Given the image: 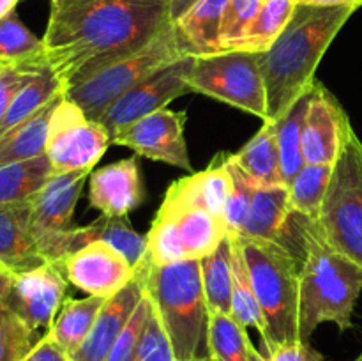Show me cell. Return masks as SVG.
<instances>
[{
    "label": "cell",
    "instance_id": "obj_1",
    "mask_svg": "<svg viewBox=\"0 0 362 361\" xmlns=\"http://www.w3.org/2000/svg\"><path fill=\"white\" fill-rule=\"evenodd\" d=\"M168 25L170 0H98L52 7L46 62L64 91L147 46Z\"/></svg>",
    "mask_w": 362,
    "mask_h": 361
},
{
    "label": "cell",
    "instance_id": "obj_2",
    "mask_svg": "<svg viewBox=\"0 0 362 361\" xmlns=\"http://www.w3.org/2000/svg\"><path fill=\"white\" fill-rule=\"evenodd\" d=\"M279 243L299 262V340L310 342L324 322L339 331L354 326L362 290V269L329 246L317 219L290 211Z\"/></svg>",
    "mask_w": 362,
    "mask_h": 361
},
{
    "label": "cell",
    "instance_id": "obj_3",
    "mask_svg": "<svg viewBox=\"0 0 362 361\" xmlns=\"http://www.w3.org/2000/svg\"><path fill=\"white\" fill-rule=\"evenodd\" d=\"M354 6H297L292 20L274 45L258 53L269 120L278 122L315 85V71L349 18Z\"/></svg>",
    "mask_w": 362,
    "mask_h": 361
},
{
    "label": "cell",
    "instance_id": "obj_4",
    "mask_svg": "<svg viewBox=\"0 0 362 361\" xmlns=\"http://www.w3.org/2000/svg\"><path fill=\"white\" fill-rule=\"evenodd\" d=\"M145 289L172 342L177 361H207L209 306L202 283L200 260L152 265L147 258L140 264Z\"/></svg>",
    "mask_w": 362,
    "mask_h": 361
},
{
    "label": "cell",
    "instance_id": "obj_5",
    "mask_svg": "<svg viewBox=\"0 0 362 361\" xmlns=\"http://www.w3.org/2000/svg\"><path fill=\"white\" fill-rule=\"evenodd\" d=\"M239 241L264 314L267 354L276 347L299 342V262L296 255L279 241L243 237Z\"/></svg>",
    "mask_w": 362,
    "mask_h": 361
},
{
    "label": "cell",
    "instance_id": "obj_6",
    "mask_svg": "<svg viewBox=\"0 0 362 361\" xmlns=\"http://www.w3.org/2000/svg\"><path fill=\"white\" fill-rule=\"evenodd\" d=\"M317 223L329 246L362 269V142L354 127L332 165Z\"/></svg>",
    "mask_w": 362,
    "mask_h": 361
},
{
    "label": "cell",
    "instance_id": "obj_7",
    "mask_svg": "<svg viewBox=\"0 0 362 361\" xmlns=\"http://www.w3.org/2000/svg\"><path fill=\"white\" fill-rule=\"evenodd\" d=\"M187 55L189 52L177 38L172 23L136 53L98 71L81 84L66 88L64 94L76 103L88 119L99 122L103 113L129 88L154 74L166 64H172Z\"/></svg>",
    "mask_w": 362,
    "mask_h": 361
},
{
    "label": "cell",
    "instance_id": "obj_8",
    "mask_svg": "<svg viewBox=\"0 0 362 361\" xmlns=\"http://www.w3.org/2000/svg\"><path fill=\"white\" fill-rule=\"evenodd\" d=\"M187 85L197 94L269 120L267 92L258 53L225 50L212 55L193 57L187 71Z\"/></svg>",
    "mask_w": 362,
    "mask_h": 361
},
{
    "label": "cell",
    "instance_id": "obj_9",
    "mask_svg": "<svg viewBox=\"0 0 362 361\" xmlns=\"http://www.w3.org/2000/svg\"><path fill=\"white\" fill-rule=\"evenodd\" d=\"M92 170L55 173L30 200V232L46 262H64L74 207Z\"/></svg>",
    "mask_w": 362,
    "mask_h": 361
},
{
    "label": "cell",
    "instance_id": "obj_10",
    "mask_svg": "<svg viewBox=\"0 0 362 361\" xmlns=\"http://www.w3.org/2000/svg\"><path fill=\"white\" fill-rule=\"evenodd\" d=\"M112 144L101 122L88 119L69 98L60 99L48 126L46 156L57 173L94 170Z\"/></svg>",
    "mask_w": 362,
    "mask_h": 361
},
{
    "label": "cell",
    "instance_id": "obj_11",
    "mask_svg": "<svg viewBox=\"0 0 362 361\" xmlns=\"http://www.w3.org/2000/svg\"><path fill=\"white\" fill-rule=\"evenodd\" d=\"M193 55L182 57L172 64H166L144 81L120 96L99 119V122L108 131L110 140H115L126 127L136 120L166 108L168 103L175 101L180 96L189 94L187 71H189Z\"/></svg>",
    "mask_w": 362,
    "mask_h": 361
},
{
    "label": "cell",
    "instance_id": "obj_12",
    "mask_svg": "<svg viewBox=\"0 0 362 361\" xmlns=\"http://www.w3.org/2000/svg\"><path fill=\"white\" fill-rule=\"evenodd\" d=\"M67 282L64 262H46L41 268L14 276L4 306L37 335L48 333L66 299Z\"/></svg>",
    "mask_w": 362,
    "mask_h": 361
},
{
    "label": "cell",
    "instance_id": "obj_13",
    "mask_svg": "<svg viewBox=\"0 0 362 361\" xmlns=\"http://www.w3.org/2000/svg\"><path fill=\"white\" fill-rule=\"evenodd\" d=\"M186 119V112H175L166 106L131 124L113 144L129 147L136 156L193 172L184 133Z\"/></svg>",
    "mask_w": 362,
    "mask_h": 361
},
{
    "label": "cell",
    "instance_id": "obj_14",
    "mask_svg": "<svg viewBox=\"0 0 362 361\" xmlns=\"http://www.w3.org/2000/svg\"><path fill=\"white\" fill-rule=\"evenodd\" d=\"M352 127L349 115L327 87L315 81L303 122V156L310 165H334Z\"/></svg>",
    "mask_w": 362,
    "mask_h": 361
},
{
    "label": "cell",
    "instance_id": "obj_15",
    "mask_svg": "<svg viewBox=\"0 0 362 361\" xmlns=\"http://www.w3.org/2000/svg\"><path fill=\"white\" fill-rule=\"evenodd\" d=\"M67 280L88 296L110 297L129 283L136 269L110 244L90 243L64 260Z\"/></svg>",
    "mask_w": 362,
    "mask_h": 361
},
{
    "label": "cell",
    "instance_id": "obj_16",
    "mask_svg": "<svg viewBox=\"0 0 362 361\" xmlns=\"http://www.w3.org/2000/svg\"><path fill=\"white\" fill-rule=\"evenodd\" d=\"M145 292H147V289H145L144 269L136 265V273L129 280V283L105 301L103 308L99 310L90 335L81 343L80 349L71 356V360L105 361L112 347L115 345L120 333L124 331L129 319L133 317L140 301L144 299Z\"/></svg>",
    "mask_w": 362,
    "mask_h": 361
},
{
    "label": "cell",
    "instance_id": "obj_17",
    "mask_svg": "<svg viewBox=\"0 0 362 361\" xmlns=\"http://www.w3.org/2000/svg\"><path fill=\"white\" fill-rule=\"evenodd\" d=\"M144 180L136 156L92 170L88 204L103 216H127L145 200Z\"/></svg>",
    "mask_w": 362,
    "mask_h": 361
},
{
    "label": "cell",
    "instance_id": "obj_18",
    "mask_svg": "<svg viewBox=\"0 0 362 361\" xmlns=\"http://www.w3.org/2000/svg\"><path fill=\"white\" fill-rule=\"evenodd\" d=\"M233 190L228 168V154H218L205 170L177 179L166 190L165 202L180 205H197L225 219V209Z\"/></svg>",
    "mask_w": 362,
    "mask_h": 361
},
{
    "label": "cell",
    "instance_id": "obj_19",
    "mask_svg": "<svg viewBox=\"0 0 362 361\" xmlns=\"http://www.w3.org/2000/svg\"><path fill=\"white\" fill-rule=\"evenodd\" d=\"M42 264L30 232V202L0 205V265L16 276Z\"/></svg>",
    "mask_w": 362,
    "mask_h": 361
},
{
    "label": "cell",
    "instance_id": "obj_20",
    "mask_svg": "<svg viewBox=\"0 0 362 361\" xmlns=\"http://www.w3.org/2000/svg\"><path fill=\"white\" fill-rule=\"evenodd\" d=\"M228 0H197L179 20L172 21L189 55H212L223 52L221 27Z\"/></svg>",
    "mask_w": 362,
    "mask_h": 361
},
{
    "label": "cell",
    "instance_id": "obj_21",
    "mask_svg": "<svg viewBox=\"0 0 362 361\" xmlns=\"http://www.w3.org/2000/svg\"><path fill=\"white\" fill-rule=\"evenodd\" d=\"M110 244L119 250L136 269L147 253V236H141L131 227L127 216H103L90 225L76 227L67 237V257L90 243ZM66 257V258H67Z\"/></svg>",
    "mask_w": 362,
    "mask_h": 361
},
{
    "label": "cell",
    "instance_id": "obj_22",
    "mask_svg": "<svg viewBox=\"0 0 362 361\" xmlns=\"http://www.w3.org/2000/svg\"><path fill=\"white\" fill-rule=\"evenodd\" d=\"M159 209L168 212L175 219L187 258L200 260V258L207 257L228 236L225 219L218 218L207 209L197 207V205L172 204V202L165 200Z\"/></svg>",
    "mask_w": 362,
    "mask_h": 361
},
{
    "label": "cell",
    "instance_id": "obj_23",
    "mask_svg": "<svg viewBox=\"0 0 362 361\" xmlns=\"http://www.w3.org/2000/svg\"><path fill=\"white\" fill-rule=\"evenodd\" d=\"M232 159L253 180L255 186H285L279 161L278 124L274 120H264L258 133L239 152L232 154Z\"/></svg>",
    "mask_w": 362,
    "mask_h": 361
},
{
    "label": "cell",
    "instance_id": "obj_24",
    "mask_svg": "<svg viewBox=\"0 0 362 361\" xmlns=\"http://www.w3.org/2000/svg\"><path fill=\"white\" fill-rule=\"evenodd\" d=\"M64 92L53 98L48 105L39 108L20 124L0 134V166L11 163L28 161L46 154V142H48V126L52 113Z\"/></svg>",
    "mask_w": 362,
    "mask_h": 361
},
{
    "label": "cell",
    "instance_id": "obj_25",
    "mask_svg": "<svg viewBox=\"0 0 362 361\" xmlns=\"http://www.w3.org/2000/svg\"><path fill=\"white\" fill-rule=\"evenodd\" d=\"M290 214L288 186L257 188L246 222L237 234L243 239L278 241Z\"/></svg>",
    "mask_w": 362,
    "mask_h": 361
},
{
    "label": "cell",
    "instance_id": "obj_26",
    "mask_svg": "<svg viewBox=\"0 0 362 361\" xmlns=\"http://www.w3.org/2000/svg\"><path fill=\"white\" fill-rule=\"evenodd\" d=\"M108 297L101 296H87L83 299H73L66 297L62 308L57 314L48 335L66 350L69 356H73L81 343L90 335L94 322L98 319L99 310L103 308Z\"/></svg>",
    "mask_w": 362,
    "mask_h": 361
},
{
    "label": "cell",
    "instance_id": "obj_27",
    "mask_svg": "<svg viewBox=\"0 0 362 361\" xmlns=\"http://www.w3.org/2000/svg\"><path fill=\"white\" fill-rule=\"evenodd\" d=\"M46 154L28 161L0 166V205L30 202L39 190L55 176Z\"/></svg>",
    "mask_w": 362,
    "mask_h": 361
},
{
    "label": "cell",
    "instance_id": "obj_28",
    "mask_svg": "<svg viewBox=\"0 0 362 361\" xmlns=\"http://www.w3.org/2000/svg\"><path fill=\"white\" fill-rule=\"evenodd\" d=\"M200 271L209 311L232 315L233 269L230 234L211 255L200 258Z\"/></svg>",
    "mask_w": 362,
    "mask_h": 361
},
{
    "label": "cell",
    "instance_id": "obj_29",
    "mask_svg": "<svg viewBox=\"0 0 362 361\" xmlns=\"http://www.w3.org/2000/svg\"><path fill=\"white\" fill-rule=\"evenodd\" d=\"M62 81L57 78V74L53 73L49 64L46 62L45 66H42L41 69L35 71V73L21 85L20 91L16 92L13 103H11L9 112H7L6 115V120H4L2 124L0 134L6 133L7 130H11V127L16 126V124H20L21 120H25L27 117H30L32 113H35L45 105H48L53 98H57V96L62 94Z\"/></svg>",
    "mask_w": 362,
    "mask_h": 361
},
{
    "label": "cell",
    "instance_id": "obj_30",
    "mask_svg": "<svg viewBox=\"0 0 362 361\" xmlns=\"http://www.w3.org/2000/svg\"><path fill=\"white\" fill-rule=\"evenodd\" d=\"M232 237V269H233V296H232V317L244 328H255L260 333L262 340L265 338V321L262 308L258 304L255 294L253 282L247 271L246 258H244L243 246L239 237L230 234Z\"/></svg>",
    "mask_w": 362,
    "mask_h": 361
},
{
    "label": "cell",
    "instance_id": "obj_31",
    "mask_svg": "<svg viewBox=\"0 0 362 361\" xmlns=\"http://www.w3.org/2000/svg\"><path fill=\"white\" fill-rule=\"evenodd\" d=\"M296 0H262L257 18L235 50L264 53L274 45L296 13Z\"/></svg>",
    "mask_w": 362,
    "mask_h": 361
},
{
    "label": "cell",
    "instance_id": "obj_32",
    "mask_svg": "<svg viewBox=\"0 0 362 361\" xmlns=\"http://www.w3.org/2000/svg\"><path fill=\"white\" fill-rule=\"evenodd\" d=\"M332 165H306L288 184L290 211L317 219L320 216L329 184Z\"/></svg>",
    "mask_w": 362,
    "mask_h": 361
},
{
    "label": "cell",
    "instance_id": "obj_33",
    "mask_svg": "<svg viewBox=\"0 0 362 361\" xmlns=\"http://www.w3.org/2000/svg\"><path fill=\"white\" fill-rule=\"evenodd\" d=\"M308 92L304 98L293 105V108L278 122V147L281 161V177L285 186H288L293 177L306 165L303 156V122L308 105Z\"/></svg>",
    "mask_w": 362,
    "mask_h": 361
},
{
    "label": "cell",
    "instance_id": "obj_34",
    "mask_svg": "<svg viewBox=\"0 0 362 361\" xmlns=\"http://www.w3.org/2000/svg\"><path fill=\"white\" fill-rule=\"evenodd\" d=\"M250 345L246 328L232 315L209 311L211 361H247Z\"/></svg>",
    "mask_w": 362,
    "mask_h": 361
},
{
    "label": "cell",
    "instance_id": "obj_35",
    "mask_svg": "<svg viewBox=\"0 0 362 361\" xmlns=\"http://www.w3.org/2000/svg\"><path fill=\"white\" fill-rule=\"evenodd\" d=\"M45 57V41L16 13L0 21V64H20Z\"/></svg>",
    "mask_w": 362,
    "mask_h": 361
},
{
    "label": "cell",
    "instance_id": "obj_36",
    "mask_svg": "<svg viewBox=\"0 0 362 361\" xmlns=\"http://www.w3.org/2000/svg\"><path fill=\"white\" fill-rule=\"evenodd\" d=\"M145 258L152 265H170L189 260L180 241L177 223L168 212L159 209L147 234V253Z\"/></svg>",
    "mask_w": 362,
    "mask_h": 361
},
{
    "label": "cell",
    "instance_id": "obj_37",
    "mask_svg": "<svg viewBox=\"0 0 362 361\" xmlns=\"http://www.w3.org/2000/svg\"><path fill=\"white\" fill-rule=\"evenodd\" d=\"M41 338L14 311L0 306V361H21Z\"/></svg>",
    "mask_w": 362,
    "mask_h": 361
},
{
    "label": "cell",
    "instance_id": "obj_38",
    "mask_svg": "<svg viewBox=\"0 0 362 361\" xmlns=\"http://www.w3.org/2000/svg\"><path fill=\"white\" fill-rule=\"evenodd\" d=\"M228 168L233 179V190L228 198V204H226L225 216L223 218H225V225L228 234L237 236L240 232V229H243L244 222H246L255 190L258 186H255L253 180L237 166V163L232 159V154H228Z\"/></svg>",
    "mask_w": 362,
    "mask_h": 361
},
{
    "label": "cell",
    "instance_id": "obj_39",
    "mask_svg": "<svg viewBox=\"0 0 362 361\" xmlns=\"http://www.w3.org/2000/svg\"><path fill=\"white\" fill-rule=\"evenodd\" d=\"M262 0H228L221 27V48L235 50L260 11Z\"/></svg>",
    "mask_w": 362,
    "mask_h": 361
},
{
    "label": "cell",
    "instance_id": "obj_40",
    "mask_svg": "<svg viewBox=\"0 0 362 361\" xmlns=\"http://www.w3.org/2000/svg\"><path fill=\"white\" fill-rule=\"evenodd\" d=\"M148 310H151V297L145 292L144 299L134 310L133 317L129 319L127 326L120 336L117 338L115 345L110 350L108 357L105 361H136L138 360V350H140L141 336H144L145 324H147Z\"/></svg>",
    "mask_w": 362,
    "mask_h": 361
},
{
    "label": "cell",
    "instance_id": "obj_41",
    "mask_svg": "<svg viewBox=\"0 0 362 361\" xmlns=\"http://www.w3.org/2000/svg\"><path fill=\"white\" fill-rule=\"evenodd\" d=\"M45 64L46 55L41 57V59L28 60V62L2 64L0 66V130H2V124L6 120V115L9 112L11 103H13L16 92Z\"/></svg>",
    "mask_w": 362,
    "mask_h": 361
},
{
    "label": "cell",
    "instance_id": "obj_42",
    "mask_svg": "<svg viewBox=\"0 0 362 361\" xmlns=\"http://www.w3.org/2000/svg\"><path fill=\"white\" fill-rule=\"evenodd\" d=\"M136 361H177L172 342L163 328L161 319H159L152 301Z\"/></svg>",
    "mask_w": 362,
    "mask_h": 361
},
{
    "label": "cell",
    "instance_id": "obj_43",
    "mask_svg": "<svg viewBox=\"0 0 362 361\" xmlns=\"http://www.w3.org/2000/svg\"><path fill=\"white\" fill-rule=\"evenodd\" d=\"M267 356L271 357V361H327L310 345V342H300V340L288 345L276 347Z\"/></svg>",
    "mask_w": 362,
    "mask_h": 361
},
{
    "label": "cell",
    "instance_id": "obj_44",
    "mask_svg": "<svg viewBox=\"0 0 362 361\" xmlns=\"http://www.w3.org/2000/svg\"><path fill=\"white\" fill-rule=\"evenodd\" d=\"M21 361H73L69 354L46 333Z\"/></svg>",
    "mask_w": 362,
    "mask_h": 361
},
{
    "label": "cell",
    "instance_id": "obj_45",
    "mask_svg": "<svg viewBox=\"0 0 362 361\" xmlns=\"http://www.w3.org/2000/svg\"><path fill=\"white\" fill-rule=\"evenodd\" d=\"M297 6H310V7H339V6H354L356 0H296ZM357 9V7H356Z\"/></svg>",
    "mask_w": 362,
    "mask_h": 361
},
{
    "label": "cell",
    "instance_id": "obj_46",
    "mask_svg": "<svg viewBox=\"0 0 362 361\" xmlns=\"http://www.w3.org/2000/svg\"><path fill=\"white\" fill-rule=\"evenodd\" d=\"M14 275L11 271H7L4 265H0V306L6 304L7 294H9L11 285H13Z\"/></svg>",
    "mask_w": 362,
    "mask_h": 361
},
{
    "label": "cell",
    "instance_id": "obj_47",
    "mask_svg": "<svg viewBox=\"0 0 362 361\" xmlns=\"http://www.w3.org/2000/svg\"><path fill=\"white\" fill-rule=\"evenodd\" d=\"M197 0H170V18L172 21L179 20Z\"/></svg>",
    "mask_w": 362,
    "mask_h": 361
},
{
    "label": "cell",
    "instance_id": "obj_48",
    "mask_svg": "<svg viewBox=\"0 0 362 361\" xmlns=\"http://www.w3.org/2000/svg\"><path fill=\"white\" fill-rule=\"evenodd\" d=\"M18 2L20 0H0V21L9 16L11 13H14V7L18 6Z\"/></svg>",
    "mask_w": 362,
    "mask_h": 361
},
{
    "label": "cell",
    "instance_id": "obj_49",
    "mask_svg": "<svg viewBox=\"0 0 362 361\" xmlns=\"http://www.w3.org/2000/svg\"><path fill=\"white\" fill-rule=\"evenodd\" d=\"M247 361H271V357L258 353V350L253 347V343H251L250 350H247Z\"/></svg>",
    "mask_w": 362,
    "mask_h": 361
},
{
    "label": "cell",
    "instance_id": "obj_50",
    "mask_svg": "<svg viewBox=\"0 0 362 361\" xmlns=\"http://www.w3.org/2000/svg\"><path fill=\"white\" fill-rule=\"evenodd\" d=\"M87 2H98V0H52V7L73 6V4H87Z\"/></svg>",
    "mask_w": 362,
    "mask_h": 361
},
{
    "label": "cell",
    "instance_id": "obj_51",
    "mask_svg": "<svg viewBox=\"0 0 362 361\" xmlns=\"http://www.w3.org/2000/svg\"><path fill=\"white\" fill-rule=\"evenodd\" d=\"M354 4H356V7H357V9H359V7L362 6V0H356V2H354Z\"/></svg>",
    "mask_w": 362,
    "mask_h": 361
},
{
    "label": "cell",
    "instance_id": "obj_52",
    "mask_svg": "<svg viewBox=\"0 0 362 361\" xmlns=\"http://www.w3.org/2000/svg\"><path fill=\"white\" fill-rule=\"evenodd\" d=\"M356 361H362V354H361V356L359 357H357V360Z\"/></svg>",
    "mask_w": 362,
    "mask_h": 361
},
{
    "label": "cell",
    "instance_id": "obj_53",
    "mask_svg": "<svg viewBox=\"0 0 362 361\" xmlns=\"http://www.w3.org/2000/svg\"><path fill=\"white\" fill-rule=\"evenodd\" d=\"M207 361H211V360H207Z\"/></svg>",
    "mask_w": 362,
    "mask_h": 361
},
{
    "label": "cell",
    "instance_id": "obj_54",
    "mask_svg": "<svg viewBox=\"0 0 362 361\" xmlns=\"http://www.w3.org/2000/svg\"><path fill=\"white\" fill-rule=\"evenodd\" d=\"M0 66H2V64H0Z\"/></svg>",
    "mask_w": 362,
    "mask_h": 361
}]
</instances>
